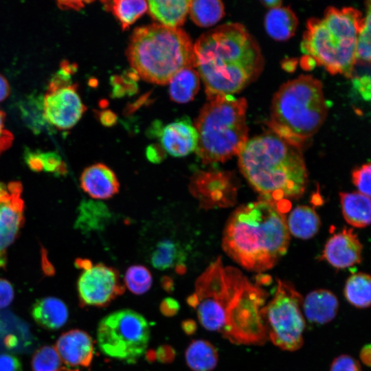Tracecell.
<instances>
[{"instance_id": "1", "label": "cell", "mask_w": 371, "mask_h": 371, "mask_svg": "<svg viewBox=\"0 0 371 371\" xmlns=\"http://www.w3.org/2000/svg\"><path fill=\"white\" fill-rule=\"evenodd\" d=\"M193 47L195 67L208 100L241 91L264 68L258 43L238 23L223 24L204 33Z\"/></svg>"}, {"instance_id": "2", "label": "cell", "mask_w": 371, "mask_h": 371, "mask_svg": "<svg viewBox=\"0 0 371 371\" xmlns=\"http://www.w3.org/2000/svg\"><path fill=\"white\" fill-rule=\"evenodd\" d=\"M289 240L284 213L261 198L232 212L224 228L222 246L243 268L262 273L272 269L286 253Z\"/></svg>"}, {"instance_id": "3", "label": "cell", "mask_w": 371, "mask_h": 371, "mask_svg": "<svg viewBox=\"0 0 371 371\" xmlns=\"http://www.w3.org/2000/svg\"><path fill=\"white\" fill-rule=\"evenodd\" d=\"M238 157L251 186L284 213L291 207L290 200L305 192L308 172L300 148L271 131L249 139Z\"/></svg>"}, {"instance_id": "4", "label": "cell", "mask_w": 371, "mask_h": 371, "mask_svg": "<svg viewBox=\"0 0 371 371\" xmlns=\"http://www.w3.org/2000/svg\"><path fill=\"white\" fill-rule=\"evenodd\" d=\"M254 288L242 271L225 266L218 257L197 278L187 302L205 329L221 334L246 310Z\"/></svg>"}, {"instance_id": "5", "label": "cell", "mask_w": 371, "mask_h": 371, "mask_svg": "<svg viewBox=\"0 0 371 371\" xmlns=\"http://www.w3.org/2000/svg\"><path fill=\"white\" fill-rule=\"evenodd\" d=\"M327 113L322 82L301 75L282 84L274 94L267 125L272 133L301 148L321 128Z\"/></svg>"}, {"instance_id": "6", "label": "cell", "mask_w": 371, "mask_h": 371, "mask_svg": "<svg viewBox=\"0 0 371 371\" xmlns=\"http://www.w3.org/2000/svg\"><path fill=\"white\" fill-rule=\"evenodd\" d=\"M363 21L361 12L352 7H328L323 16L311 18L307 21L302 51L331 74L351 78Z\"/></svg>"}, {"instance_id": "7", "label": "cell", "mask_w": 371, "mask_h": 371, "mask_svg": "<svg viewBox=\"0 0 371 371\" xmlns=\"http://www.w3.org/2000/svg\"><path fill=\"white\" fill-rule=\"evenodd\" d=\"M131 66L143 80L166 85L180 70L195 68L194 47L181 29L158 23L138 27L126 49Z\"/></svg>"}, {"instance_id": "8", "label": "cell", "mask_w": 371, "mask_h": 371, "mask_svg": "<svg viewBox=\"0 0 371 371\" xmlns=\"http://www.w3.org/2000/svg\"><path fill=\"white\" fill-rule=\"evenodd\" d=\"M247 102L234 95L208 100L195 122L196 154L203 164L225 162L238 155L248 141Z\"/></svg>"}, {"instance_id": "9", "label": "cell", "mask_w": 371, "mask_h": 371, "mask_svg": "<svg viewBox=\"0 0 371 371\" xmlns=\"http://www.w3.org/2000/svg\"><path fill=\"white\" fill-rule=\"evenodd\" d=\"M150 326L141 313L120 309L104 317L97 328L100 351L109 357L128 364L135 363L146 352Z\"/></svg>"}, {"instance_id": "10", "label": "cell", "mask_w": 371, "mask_h": 371, "mask_svg": "<svg viewBox=\"0 0 371 371\" xmlns=\"http://www.w3.org/2000/svg\"><path fill=\"white\" fill-rule=\"evenodd\" d=\"M302 300L291 282L278 280L273 298L262 308L268 341L282 350L293 352L303 345L306 322Z\"/></svg>"}, {"instance_id": "11", "label": "cell", "mask_w": 371, "mask_h": 371, "mask_svg": "<svg viewBox=\"0 0 371 371\" xmlns=\"http://www.w3.org/2000/svg\"><path fill=\"white\" fill-rule=\"evenodd\" d=\"M76 265L82 269L77 282L82 306L104 307L124 293L125 286L113 267L82 258L76 260Z\"/></svg>"}, {"instance_id": "12", "label": "cell", "mask_w": 371, "mask_h": 371, "mask_svg": "<svg viewBox=\"0 0 371 371\" xmlns=\"http://www.w3.org/2000/svg\"><path fill=\"white\" fill-rule=\"evenodd\" d=\"M189 189L205 210L232 205L237 192L232 173L217 170L196 172L190 178Z\"/></svg>"}, {"instance_id": "13", "label": "cell", "mask_w": 371, "mask_h": 371, "mask_svg": "<svg viewBox=\"0 0 371 371\" xmlns=\"http://www.w3.org/2000/svg\"><path fill=\"white\" fill-rule=\"evenodd\" d=\"M23 187L19 181H0V269L6 264L8 247L18 236L24 221Z\"/></svg>"}, {"instance_id": "14", "label": "cell", "mask_w": 371, "mask_h": 371, "mask_svg": "<svg viewBox=\"0 0 371 371\" xmlns=\"http://www.w3.org/2000/svg\"><path fill=\"white\" fill-rule=\"evenodd\" d=\"M45 117L50 126L69 129L80 120L86 110L74 85L48 89L43 96Z\"/></svg>"}, {"instance_id": "15", "label": "cell", "mask_w": 371, "mask_h": 371, "mask_svg": "<svg viewBox=\"0 0 371 371\" xmlns=\"http://www.w3.org/2000/svg\"><path fill=\"white\" fill-rule=\"evenodd\" d=\"M363 245L352 229L344 228L326 242L322 258L336 269L350 267L361 261Z\"/></svg>"}, {"instance_id": "16", "label": "cell", "mask_w": 371, "mask_h": 371, "mask_svg": "<svg viewBox=\"0 0 371 371\" xmlns=\"http://www.w3.org/2000/svg\"><path fill=\"white\" fill-rule=\"evenodd\" d=\"M154 132L159 139L161 148L173 157H185L196 150L198 133L188 119L175 121L162 128H157Z\"/></svg>"}, {"instance_id": "17", "label": "cell", "mask_w": 371, "mask_h": 371, "mask_svg": "<svg viewBox=\"0 0 371 371\" xmlns=\"http://www.w3.org/2000/svg\"><path fill=\"white\" fill-rule=\"evenodd\" d=\"M54 348L62 362L71 367H88L93 358L92 338L82 330L64 333L58 337Z\"/></svg>"}, {"instance_id": "18", "label": "cell", "mask_w": 371, "mask_h": 371, "mask_svg": "<svg viewBox=\"0 0 371 371\" xmlns=\"http://www.w3.org/2000/svg\"><path fill=\"white\" fill-rule=\"evenodd\" d=\"M80 181L82 190L95 199H110L120 190L115 173L102 163L87 167L82 172Z\"/></svg>"}, {"instance_id": "19", "label": "cell", "mask_w": 371, "mask_h": 371, "mask_svg": "<svg viewBox=\"0 0 371 371\" xmlns=\"http://www.w3.org/2000/svg\"><path fill=\"white\" fill-rule=\"evenodd\" d=\"M339 305V300L333 292L319 289L311 291L303 298L302 308L304 318L322 325L335 318Z\"/></svg>"}, {"instance_id": "20", "label": "cell", "mask_w": 371, "mask_h": 371, "mask_svg": "<svg viewBox=\"0 0 371 371\" xmlns=\"http://www.w3.org/2000/svg\"><path fill=\"white\" fill-rule=\"evenodd\" d=\"M31 315L41 327L47 330H57L67 322L69 312L65 303L60 299L45 297L34 303Z\"/></svg>"}, {"instance_id": "21", "label": "cell", "mask_w": 371, "mask_h": 371, "mask_svg": "<svg viewBox=\"0 0 371 371\" xmlns=\"http://www.w3.org/2000/svg\"><path fill=\"white\" fill-rule=\"evenodd\" d=\"M188 0H151L147 1L148 13L158 24L171 28H179L189 12Z\"/></svg>"}, {"instance_id": "22", "label": "cell", "mask_w": 371, "mask_h": 371, "mask_svg": "<svg viewBox=\"0 0 371 371\" xmlns=\"http://www.w3.org/2000/svg\"><path fill=\"white\" fill-rule=\"evenodd\" d=\"M264 23L267 33L272 38L285 41L295 33L298 19L290 7L280 5L269 10Z\"/></svg>"}, {"instance_id": "23", "label": "cell", "mask_w": 371, "mask_h": 371, "mask_svg": "<svg viewBox=\"0 0 371 371\" xmlns=\"http://www.w3.org/2000/svg\"><path fill=\"white\" fill-rule=\"evenodd\" d=\"M342 214L350 225L363 228L370 223V197L359 192H340Z\"/></svg>"}, {"instance_id": "24", "label": "cell", "mask_w": 371, "mask_h": 371, "mask_svg": "<svg viewBox=\"0 0 371 371\" xmlns=\"http://www.w3.org/2000/svg\"><path fill=\"white\" fill-rule=\"evenodd\" d=\"M186 254L181 245L170 239L158 242L150 256V262L157 269L164 271L173 267L183 273Z\"/></svg>"}, {"instance_id": "25", "label": "cell", "mask_w": 371, "mask_h": 371, "mask_svg": "<svg viewBox=\"0 0 371 371\" xmlns=\"http://www.w3.org/2000/svg\"><path fill=\"white\" fill-rule=\"evenodd\" d=\"M286 225L289 234L301 239H308L318 232L321 222L314 209L299 205L290 213Z\"/></svg>"}, {"instance_id": "26", "label": "cell", "mask_w": 371, "mask_h": 371, "mask_svg": "<svg viewBox=\"0 0 371 371\" xmlns=\"http://www.w3.org/2000/svg\"><path fill=\"white\" fill-rule=\"evenodd\" d=\"M185 360L192 371H212L217 366L218 353L210 341L196 339L191 341L186 349Z\"/></svg>"}, {"instance_id": "27", "label": "cell", "mask_w": 371, "mask_h": 371, "mask_svg": "<svg viewBox=\"0 0 371 371\" xmlns=\"http://www.w3.org/2000/svg\"><path fill=\"white\" fill-rule=\"evenodd\" d=\"M168 83L170 98L178 103H186L198 93L200 76L194 67H186L177 72Z\"/></svg>"}, {"instance_id": "28", "label": "cell", "mask_w": 371, "mask_h": 371, "mask_svg": "<svg viewBox=\"0 0 371 371\" xmlns=\"http://www.w3.org/2000/svg\"><path fill=\"white\" fill-rule=\"evenodd\" d=\"M110 216L107 207L102 203L85 200L80 205L75 225L84 232L101 229Z\"/></svg>"}, {"instance_id": "29", "label": "cell", "mask_w": 371, "mask_h": 371, "mask_svg": "<svg viewBox=\"0 0 371 371\" xmlns=\"http://www.w3.org/2000/svg\"><path fill=\"white\" fill-rule=\"evenodd\" d=\"M344 294L353 306L366 308L371 302V278L369 274L359 272L350 276L346 280Z\"/></svg>"}, {"instance_id": "30", "label": "cell", "mask_w": 371, "mask_h": 371, "mask_svg": "<svg viewBox=\"0 0 371 371\" xmlns=\"http://www.w3.org/2000/svg\"><path fill=\"white\" fill-rule=\"evenodd\" d=\"M21 117L25 125L38 134L50 125L47 122L43 110V96L32 93L19 104Z\"/></svg>"}, {"instance_id": "31", "label": "cell", "mask_w": 371, "mask_h": 371, "mask_svg": "<svg viewBox=\"0 0 371 371\" xmlns=\"http://www.w3.org/2000/svg\"><path fill=\"white\" fill-rule=\"evenodd\" d=\"M189 12L194 23L207 27L223 17L225 7L219 0H194L190 1Z\"/></svg>"}, {"instance_id": "32", "label": "cell", "mask_w": 371, "mask_h": 371, "mask_svg": "<svg viewBox=\"0 0 371 371\" xmlns=\"http://www.w3.org/2000/svg\"><path fill=\"white\" fill-rule=\"evenodd\" d=\"M105 3L104 6L112 11L124 30L135 23L148 10L147 1L142 0H115Z\"/></svg>"}, {"instance_id": "33", "label": "cell", "mask_w": 371, "mask_h": 371, "mask_svg": "<svg viewBox=\"0 0 371 371\" xmlns=\"http://www.w3.org/2000/svg\"><path fill=\"white\" fill-rule=\"evenodd\" d=\"M25 161L34 171H45L56 175H63L66 167L60 157L54 152L32 151L25 149Z\"/></svg>"}, {"instance_id": "34", "label": "cell", "mask_w": 371, "mask_h": 371, "mask_svg": "<svg viewBox=\"0 0 371 371\" xmlns=\"http://www.w3.org/2000/svg\"><path fill=\"white\" fill-rule=\"evenodd\" d=\"M152 283V274L148 269L143 265H132L125 272L124 285L135 295H142L148 291Z\"/></svg>"}, {"instance_id": "35", "label": "cell", "mask_w": 371, "mask_h": 371, "mask_svg": "<svg viewBox=\"0 0 371 371\" xmlns=\"http://www.w3.org/2000/svg\"><path fill=\"white\" fill-rule=\"evenodd\" d=\"M62 361L54 346H44L33 355L31 365L32 371H58Z\"/></svg>"}, {"instance_id": "36", "label": "cell", "mask_w": 371, "mask_h": 371, "mask_svg": "<svg viewBox=\"0 0 371 371\" xmlns=\"http://www.w3.org/2000/svg\"><path fill=\"white\" fill-rule=\"evenodd\" d=\"M368 3L367 13L357 37L356 63H370V3Z\"/></svg>"}, {"instance_id": "37", "label": "cell", "mask_w": 371, "mask_h": 371, "mask_svg": "<svg viewBox=\"0 0 371 371\" xmlns=\"http://www.w3.org/2000/svg\"><path fill=\"white\" fill-rule=\"evenodd\" d=\"M370 164L367 163L355 168L352 172V181L359 192L369 197H370Z\"/></svg>"}, {"instance_id": "38", "label": "cell", "mask_w": 371, "mask_h": 371, "mask_svg": "<svg viewBox=\"0 0 371 371\" xmlns=\"http://www.w3.org/2000/svg\"><path fill=\"white\" fill-rule=\"evenodd\" d=\"M330 371H362L360 363L352 356L341 355L332 362Z\"/></svg>"}, {"instance_id": "39", "label": "cell", "mask_w": 371, "mask_h": 371, "mask_svg": "<svg viewBox=\"0 0 371 371\" xmlns=\"http://www.w3.org/2000/svg\"><path fill=\"white\" fill-rule=\"evenodd\" d=\"M14 292L12 284L0 278V309L8 306L14 299Z\"/></svg>"}, {"instance_id": "40", "label": "cell", "mask_w": 371, "mask_h": 371, "mask_svg": "<svg viewBox=\"0 0 371 371\" xmlns=\"http://www.w3.org/2000/svg\"><path fill=\"white\" fill-rule=\"evenodd\" d=\"M0 371H23L20 360L9 353L0 354Z\"/></svg>"}, {"instance_id": "41", "label": "cell", "mask_w": 371, "mask_h": 371, "mask_svg": "<svg viewBox=\"0 0 371 371\" xmlns=\"http://www.w3.org/2000/svg\"><path fill=\"white\" fill-rule=\"evenodd\" d=\"M5 114L0 111V154L8 148L13 140L12 134L4 128Z\"/></svg>"}, {"instance_id": "42", "label": "cell", "mask_w": 371, "mask_h": 371, "mask_svg": "<svg viewBox=\"0 0 371 371\" xmlns=\"http://www.w3.org/2000/svg\"><path fill=\"white\" fill-rule=\"evenodd\" d=\"M160 308L164 315L170 316L178 311L179 304L172 298H166L161 302Z\"/></svg>"}, {"instance_id": "43", "label": "cell", "mask_w": 371, "mask_h": 371, "mask_svg": "<svg viewBox=\"0 0 371 371\" xmlns=\"http://www.w3.org/2000/svg\"><path fill=\"white\" fill-rule=\"evenodd\" d=\"M161 148H157L156 146H150L147 148L146 155L148 159L154 163H158L163 159V152L160 150Z\"/></svg>"}, {"instance_id": "44", "label": "cell", "mask_w": 371, "mask_h": 371, "mask_svg": "<svg viewBox=\"0 0 371 371\" xmlns=\"http://www.w3.org/2000/svg\"><path fill=\"white\" fill-rule=\"evenodd\" d=\"M371 350H370V345L367 344L364 346L360 350L359 352V358L363 364H365L367 366H370L371 362Z\"/></svg>"}, {"instance_id": "45", "label": "cell", "mask_w": 371, "mask_h": 371, "mask_svg": "<svg viewBox=\"0 0 371 371\" xmlns=\"http://www.w3.org/2000/svg\"><path fill=\"white\" fill-rule=\"evenodd\" d=\"M10 89L7 80L0 74V102L4 100L10 94Z\"/></svg>"}, {"instance_id": "46", "label": "cell", "mask_w": 371, "mask_h": 371, "mask_svg": "<svg viewBox=\"0 0 371 371\" xmlns=\"http://www.w3.org/2000/svg\"><path fill=\"white\" fill-rule=\"evenodd\" d=\"M100 120L103 124L111 125L115 121V116L112 112L104 111L100 115Z\"/></svg>"}, {"instance_id": "47", "label": "cell", "mask_w": 371, "mask_h": 371, "mask_svg": "<svg viewBox=\"0 0 371 371\" xmlns=\"http://www.w3.org/2000/svg\"><path fill=\"white\" fill-rule=\"evenodd\" d=\"M262 3L269 8V9L271 8H276V7H278V6H280L282 5V1H276V0H273V1H262Z\"/></svg>"}, {"instance_id": "48", "label": "cell", "mask_w": 371, "mask_h": 371, "mask_svg": "<svg viewBox=\"0 0 371 371\" xmlns=\"http://www.w3.org/2000/svg\"><path fill=\"white\" fill-rule=\"evenodd\" d=\"M58 371H80L77 369H71L65 367H62Z\"/></svg>"}]
</instances>
